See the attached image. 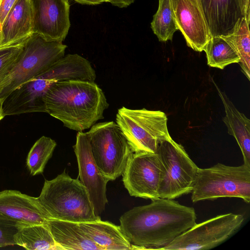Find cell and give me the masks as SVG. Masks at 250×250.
<instances>
[{"instance_id":"cell-1","label":"cell","mask_w":250,"mask_h":250,"mask_svg":"<svg viewBox=\"0 0 250 250\" xmlns=\"http://www.w3.org/2000/svg\"><path fill=\"white\" fill-rule=\"evenodd\" d=\"M196 220L194 208L159 198L124 213L119 227L132 250H163L193 226Z\"/></svg>"},{"instance_id":"cell-2","label":"cell","mask_w":250,"mask_h":250,"mask_svg":"<svg viewBox=\"0 0 250 250\" xmlns=\"http://www.w3.org/2000/svg\"><path fill=\"white\" fill-rule=\"evenodd\" d=\"M43 100L46 112L69 129L83 131L104 118L109 106L103 91L94 82L69 81L55 83Z\"/></svg>"},{"instance_id":"cell-3","label":"cell","mask_w":250,"mask_h":250,"mask_svg":"<svg viewBox=\"0 0 250 250\" xmlns=\"http://www.w3.org/2000/svg\"><path fill=\"white\" fill-rule=\"evenodd\" d=\"M37 200L51 219L77 223L101 220L86 188L65 170L52 180H45Z\"/></svg>"},{"instance_id":"cell-4","label":"cell","mask_w":250,"mask_h":250,"mask_svg":"<svg viewBox=\"0 0 250 250\" xmlns=\"http://www.w3.org/2000/svg\"><path fill=\"white\" fill-rule=\"evenodd\" d=\"M191 192L193 203L221 197H237L249 203L250 167L217 163L208 168H198Z\"/></svg>"},{"instance_id":"cell-5","label":"cell","mask_w":250,"mask_h":250,"mask_svg":"<svg viewBox=\"0 0 250 250\" xmlns=\"http://www.w3.org/2000/svg\"><path fill=\"white\" fill-rule=\"evenodd\" d=\"M67 46L33 33L23 42L18 60L0 89L3 100L13 90L45 71L64 56Z\"/></svg>"},{"instance_id":"cell-6","label":"cell","mask_w":250,"mask_h":250,"mask_svg":"<svg viewBox=\"0 0 250 250\" xmlns=\"http://www.w3.org/2000/svg\"><path fill=\"white\" fill-rule=\"evenodd\" d=\"M166 114L160 110L131 109L123 106L118 110L116 123L126 138L133 153H156L162 141L171 138Z\"/></svg>"},{"instance_id":"cell-7","label":"cell","mask_w":250,"mask_h":250,"mask_svg":"<svg viewBox=\"0 0 250 250\" xmlns=\"http://www.w3.org/2000/svg\"><path fill=\"white\" fill-rule=\"evenodd\" d=\"M87 133L93 158L101 173L108 181L122 175L133 152L116 123H96Z\"/></svg>"},{"instance_id":"cell-8","label":"cell","mask_w":250,"mask_h":250,"mask_svg":"<svg viewBox=\"0 0 250 250\" xmlns=\"http://www.w3.org/2000/svg\"><path fill=\"white\" fill-rule=\"evenodd\" d=\"M156 153L162 168L159 198L174 199L190 193L199 167L183 146L171 137L160 143Z\"/></svg>"},{"instance_id":"cell-9","label":"cell","mask_w":250,"mask_h":250,"mask_svg":"<svg viewBox=\"0 0 250 250\" xmlns=\"http://www.w3.org/2000/svg\"><path fill=\"white\" fill-rule=\"evenodd\" d=\"M243 215L229 213L217 215L191 228L176 237L164 250H209L231 237L241 226Z\"/></svg>"},{"instance_id":"cell-10","label":"cell","mask_w":250,"mask_h":250,"mask_svg":"<svg viewBox=\"0 0 250 250\" xmlns=\"http://www.w3.org/2000/svg\"><path fill=\"white\" fill-rule=\"evenodd\" d=\"M161 172L157 153H132L123 174V182L130 196L154 200L159 198Z\"/></svg>"},{"instance_id":"cell-11","label":"cell","mask_w":250,"mask_h":250,"mask_svg":"<svg viewBox=\"0 0 250 250\" xmlns=\"http://www.w3.org/2000/svg\"><path fill=\"white\" fill-rule=\"evenodd\" d=\"M33 33L48 41L62 42L70 27L68 0H30Z\"/></svg>"},{"instance_id":"cell-12","label":"cell","mask_w":250,"mask_h":250,"mask_svg":"<svg viewBox=\"0 0 250 250\" xmlns=\"http://www.w3.org/2000/svg\"><path fill=\"white\" fill-rule=\"evenodd\" d=\"M73 147L77 159L80 181L88 191L95 214L99 216L108 202L106 191L109 181L101 173L93 158L87 132H78Z\"/></svg>"},{"instance_id":"cell-13","label":"cell","mask_w":250,"mask_h":250,"mask_svg":"<svg viewBox=\"0 0 250 250\" xmlns=\"http://www.w3.org/2000/svg\"><path fill=\"white\" fill-rule=\"evenodd\" d=\"M0 219L19 229L45 225L51 218L42 208L37 197L7 189L0 191Z\"/></svg>"},{"instance_id":"cell-14","label":"cell","mask_w":250,"mask_h":250,"mask_svg":"<svg viewBox=\"0 0 250 250\" xmlns=\"http://www.w3.org/2000/svg\"><path fill=\"white\" fill-rule=\"evenodd\" d=\"M176 26L187 45L202 52L212 38L198 0H171Z\"/></svg>"},{"instance_id":"cell-15","label":"cell","mask_w":250,"mask_h":250,"mask_svg":"<svg viewBox=\"0 0 250 250\" xmlns=\"http://www.w3.org/2000/svg\"><path fill=\"white\" fill-rule=\"evenodd\" d=\"M212 37L231 33L243 17L239 0H199Z\"/></svg>"},{"instance_id":"cell-16","label":"cell","mask_w":250,"mask_h":250,"mask_svg":"<svg viewBox=\"0 0 250 250\" xmlns=\"http://www.w3.org/2000/svg\"><path fill=\"white\" fill-rule=\"evenodd\" d=\"M33 34L30 0H18L1 26L0 48L21 43Z\"/></svg>"},{"instance_id":"cell-17","label":"cell","mask_w":250,"mask_h":250,"mask_svg":"<svg viewBox=\"0 0 250 250\" xmlns=\"http://www.w3.org/2000/svg\"><path fill=\"white\" fill-rule=\"evenodd\" d=\"M215 85L225 108L223 121L228 133L237 141L243 155L244 164L250 167V120L237 110L224 92Z\"/></svg>"},{"instance_id":"cell-18","label":"cell","mask_w":250,"mask_h":250,"mask_svg":"<svg viewBox=\"0 0 250 250\" xmlns=\"http://www.w3.org/2000/svg\"><path fill=\"white\" fill-rule=\"evenodd\" d=\"M46 225L62 250H102L83 231L79 223L50 219Z\"/></svg>"},{"instance_id":"cell-19","label":"cell","mask_w":250,"mask_h":250,"mask_svg":"<svg viewBox=\"0 0 250 250\" xmlns=\"http://www.w3.org/2000/svg\"><path fill=\"white\" fill-rule=\"evenodd\" d=\"M79 223L83 231L102 250H132L118 226L101 220Z\"/></svg>"},{"instance_id":"cell-20","label":"cell","mask_w":250,"mask_h":250,"mask_svg":"<svg viewBox=\"0 0 250 250\" xmlns=\"http://www.w3.org/2000/svg\"><path fill=\"white\" fill-rule=\"evenodd\" d=\"M15 245L28 250H62L46 225H34L18 229Z\"/></svg>"},{"instance_id":"cell-21","label":"cell","mask_w":250,"mask_h":250,"mask_svg":"<svg viewBox=\"0 0 250 250\" xmlns=\"http://www.w3.org/2000/svg\"><path fill=\"white\" fill-rule=\"evenodd\" d=\"M249 23L243 17L237 21L232 32L220 36L233 49L240 58L241 71L250 80V34Z\"/></svg>"},{"instance_id":"cell-22","label":"cell","mask_w":250,"mask_h":250,"mask_svg":"<svg viewBox=\"0 0 250 250\" xmlns=\"http://www.w3.org/2000/svg\"><path fill=\"white\" fill-rule=\"evenodd\" d=\"M207 64L213 67L223 69L233 63H239L240 59L231 46L220 36L212 37L204 50Z\"/></svg>"},{"instance_id":"cell-23","label":"cell","mask_w":250,"mask_h":250,"mask_svg":"<svg viewBox=\"0 0 250 250\" xmlns=\"http://www.w3.org/2000/svg\"><path fill=\"white\" fill-rule=\"evenodd\" d=\"M151 27L159 41H171L178 29L171 0H159L158 9L154 15Z\"/></svg>"},{"instance_id":"cell-24","label":"cell","mask_w":250,"mask_h":250,"mask_svg":"<svg viewBox=\"0 0 250 250\" xmlns=\"http://www.w3.org/2000/svg\"><path fill=\"white\" fill-rule=\"evenodd\" d=\"M56 146L57 143L54 140L44 136L41 137L35 143L26 159V166L32 175L43 172Z\"/></svg>"},{"instance_id":"cell-25","label":"cell","mask_w":250,"mask_h":250,"mask_svg":"<svg viewBox=\"0 0 250 250\" xmlns=\"http://www.w3.org/2000/svg\"><path fill=\"white\" fill-rule=\"evenodd\" d=\"M22 44L23 42L0 48V89L17 63Z\"/></svg>"},{"instance_id":"cell-26","label":"cell","mask_w":250,"mask_h":250,"mask_svg":"<svg viewBox=\"0 0 250 250\" xmlns=\"http://www.w3.org/2000/svg\"><path fill=\"white\" fill-rule=\"evenodd\" d=\"M17 230L16 226L0 219V247L14 245V236Z\"/></svg>"},{"instance_id":"cell-27","label":"cell","mask_w":250,"mask_h":250,"mask_svg":"<svg viewBox=\"0 0 250 250\" xmlns=\"http://www.w3.org/2000/svg\"><path fill=\"white\" fill-rule=\"evenodd\" d=\"M17 0H0V34L3 22Z\"/></svg>"},{"instance_id":"cell-28","label":"cell","mask_w":250,"mask_h":250,"mask_svg":"<svg viewBox=\"0 0 250 250\" xmlns=\"http://www.w3.org/2000/svg\"><path fill=\"white\" fill-rule=\"evenodd\" d=\"M241 12L243 17H245L247 21L250 22V0H239Z\"/></svg>"},{"instance_id":"cell-29","label":"cell","mask_w":250,"mask_h":250,"mask_svg":"<svg viewBox=\"0 0 250 250\" xmlns=\"http://www.w3.org/2000/svg\"><path fill=\"white\" fill-rule=\"evenodd\" d=\"M135 0H110L109 2L113 5L119 8L127 7L133 3Z\"/></svg>"},{"instance_id":"cell-30","label":"cell","mask_w":250,"mask_h":250,"mask_svg":"<svg viewBox=\"0 0 250 250\" xmlns=\"http://www.w3.org/2000/svg\"><path fill=\"white\" fill-rule=\"evenodd\" d=\"M81 4L95 5L104 2H109V0H72Z\"/></svg>"},{"instance_id":"cell-31","label":"cell","mask_w":250,"mask_h":250,"mask_svg":"<svg viewBox=\"0 0 250 250\" xmlns=\"http://www.w3.org/2000/svg\"><path fill=\"white\" fill-rule=\"evenodd\" d=\"M4 117L2 111V101L0 99V121Z\"/></svg>"},{"instance_id":"cell-32","label":"cell","mask_w":250,"mask_h":250,"mask_svg":"<svg viewBox=\"0 0 250 250\" xmlns=\"http://www.w3.org/2000/svg\"><path fill=\"white\" fill-rule=\"evenodd\" d=\"M198 2H199V0H198Z\"/></svg>"},{"instance_id":"cell-33","label":"cell","mask_w":250,"mask_h":250,"mask_svg":"<svg viewBox=\"0 0 250 250\" xmlns=\"http://www.w3.org/2000/svg\"><path fill=\"white\" fill-rule=\"evenodd\" d=\"M109 1H110V0H109Z\"/></svg>"}]
</instances>
